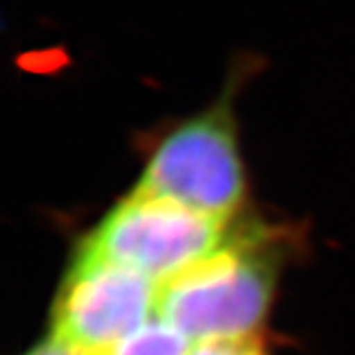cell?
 <instances>
[{
    "label": "cell",
    "instance_id": "1",
    "mask_svg": "<svg viewBox=\"0 0 355 355\" xmlns=\"http://www.w3.org/2000/svg\"><path fill=\"white\" fill-rule=\"evenodd\" d=\"M274 234L257 225L230 232L212 255L161 285L157 315L193 345L255 336L278 276Z\"/></svg>",
    "mask_w": 355,
    "mask_h": 355
},
{
    "label": "cell",
    "instance_id": "2",
    "mask_svg": "<svg viewBox=\"0 0 355 355\" xmlns=\"http://www.w3.org/2000/svg\"><path fill=\"white\" fill-rule=\"evenodd\" d=\"M137 189L232 220L246 199V173L230 101L165 133L152 148Z\"/></svg>",
    "mask_w": 355,
    "mask_h": 355
},
{
    "label": "cell",
    "instance_id": "3",
    "mask_svg": "<svg viewBox=\"0 0 355 355\" xmlns=\"http://www.w3.org/2000/svg\"><path fill=\"white\" fill-rule=\"evenodd\" d=\"M230 220L133 189L82 240L88 248L148 276L159 287L223 246Z\"/></svg>",
    "mask_w": 355,
    "mask_h": 355
},
{
    "label": "cell",
    "instance_id": "4",
    "mask_svg": "<svg viewBox=\"0 0 355 355\" xmlns=\"http://www.w3.org/2000/svg\"><path fill=\"white\" fill-rule=\"evenodd\" d=\"M159 291L148 276L80 244L54 297L49 334L103 355L157 317Z\"/></svg>",
    "mask_w": 355,
    "mask_h": 355
},
{
    "label": "cell",
    "instance_id": "5",
    "mask_svg": "<svg viewBox=\"0 0 355 355\" xmlns=\"http://www.w3.org/2000/svg\"><path fill=\"white\" fill-rule=\"evenodd\" d=\"M193 343L159 315L116 343L103 355H187Z\"/></svg>",
    "mask_w": 355,
    "mask_h": 355
},
{
    "label": "cell",
    "instance_id": "6",
    "mask_svg": "<svg viewBox=\"0 0 355 355\" xmlns=\"http://www.w3.org/2000/svg\"><path fill=\"white\" fill-rule=\"evenodd\" d=\"M187 355H268L257 336L236 340H206L195 343Z\"/></svg>",
    "mask_w": 355,
    "mask_h": 355
},
{
    "label": "cell",
    "instance_id": "7",
    "mask_svg": "<svg viewBox=\"0 0 355 355\" xmlns=\"http://www.w3.org/2000/svg\"><path fill=\"white\" fill-rule=\"evenodd\" d=\"M24 355H92V353H86L78 347H71V345H67V343H62L56 336L49 334L45 340H41L39 345L28 349Z\"/></svg>",
    "mask_w": 355,
    "mask_h": 355
}]
</instances>
